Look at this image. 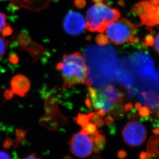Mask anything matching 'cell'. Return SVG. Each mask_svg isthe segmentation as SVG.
<instances>
[{
	"instance_id": "1",
	"label": "cell",
	"mask_w": 159,
	"mask_h": 159,
	"mask_svg": "<svg viewBox=\"0 0 159 159\" xmlns=\"http://www.w3.org/2000/svg\"><path fill=\"white\" fill-rule=\"evenodd\" d=\"M64 80L63 88L68 89L79 84L90 85L89 69L85 59L79 52L65 54L63 59L56 65Z\"/></svg>"
},
{
	"instance_id": "2",
	"label": "cell",
	"mask_w": 159,
	"mask_h": 159,
	"mask_svg": "<svg viewBox=\"0 0 159 159\" xmlns=\"http://www.w3.org/2000/svg\"><path fill=\"white\" fill-rule=\"evenodd\" d=\"M86 17L85 29L93 33H102L110 24L120 18V13L118 9L101 2L90 6L87 10Z\"/></svg>"
},
{
	"instance_id": "3",
	"label": "cell",
	"mask_w": 159,
	"mask_h": 159,
	"mask_svg": "<svg viewBox=\"0 0 159 159\" xmlns=\"http://www.w3.org/2000/svg\"><path fill=\"white\" fill-rule=\"evenodd\" d=\"M137 24L125 18H119L108 26L106 30L107 37L112 43L117 45L139 41L135 37Z\"/></svg>"
},
{
	"instance_id": "4",
	"label": "cell",
	"mask_w": 159,
	"mask_h": 159,
	"mask_svg": "<svg viewBox=\"0 0 159 159\" xmlns=\"http://www.w3.org/2000/svg\"><path fill=\"white\" fill-rule=\"evenodd\" d=\"M94 138L82 131L77 133L71 139L70 151L79 158H86L94 150Z\"/></svg>"
},
{
	"instance_id": "5",
	"label": "cell",
	"mask_w": 159,
	"mask_h": 159,
	"mask_svg": "<svg viewBox=\"0 0 159 159\" xmlns=\"http://www.w3.org/2000/svg\"><path fill=\"white\" fill-rule=\"evenodd\" d=\"M147 132L142 124L135 121L129 122L123 131V137L126 143L131 147H137L143 144Z\"/></svg>"
},
{
	"instance_id": "6",
	"label": "cell",
	"mask_w": 159,
	"mask_h": 159,
	"mask_svg": "<svg viewBox=\"0 0 159 159\" xmlns=\"http://www.w3.org/2000/svg\"><path fill=\"white\" fill-rule=\"evenodd\" d=\"M86 24L85 18L80 13L70 11L64 20V29L69 35L77 36L84 31Z\"/></svg>"
},
{
	"instance_id": "7",
	"label": "cell",
	"mask_w": 159,
	"mask_h": 159,
	"mask_svg": "<svg viewBox=\"0 0 159 159\" xmlns=\"http://www.w3.org/2000/svg\"><path fill=\"white\" fill-rule=\"evenodd\" d=\"M11 86V90L14 94L20 97H24L30 89V81L24 75L18 74L12 77Z\"/></svg>"
},
{
	"instance_id": "8",
	"label": "cell",
	"mask_w": 159,
	"mask_h": 159,
	"mask_svg": "<svg viewBox=\"0 0 159 159\" xmlns=\"http://www.w3.org/2000/svg\"><path fill=\"white\" fill-rule=\"evenodd\" d=\"M91 99L96 110L103 109L108 112L111 110L113 106L114 105L102 94V92L98 90H96V94Z\"/></svg>"
},
{
	"instance_id": "9",
	"label": "cell",
	"mask_w": 159,
	"mask_h": 159,
	"mask_svg": "<svg viewBox=\"0 0 159 159\" xmlns=\"http://www.w3.org/2000/svg\"><path fill=\"white\" fill-rule=\"evenodd\" d=\"M102 93L113 104H115L116 102H123L125 94L123 93H120L111 84L107 86Z\"/></svg>"
},
{
	"instance_id": "10",
	"label": "cell",
	"mask_w": 159,
	"mask_h": 159,
	"mask_svg": "<svg viewBox=\"0 0 159 159\" xmlns=\"http://www.w3.org/2000/svg\"><path fill=\"white\" fill-rule=\"evenodd\" d=\"M147 150L152 155V158L159 159V134L150 138L147 144Z\"/></svg>"
},
{
	"instance_id": "11",
	"label": "cell",
	"mask_w": 159,
	"mask_h": 159,
	"mask_svg": "<svg viewBox=\"0 0 159 159\" xmlns=\"http://www.w3.org/2000/svg\"><path fill=\"white\" fill-rule=\"evenodd\" d=\"M141 94L146 101V103L149 107L152 109L159 108V95L156 93L142 92Z\"/></svg>"
},
{
	"instance_id": "12",
	"label": "cell",
	"mask_w": 159,
	"mask_h": 159,
	"mask_svg": "<svg viewBox=\"0 0 159 159\" xmlns=\"http://www.w3.org/2000/svg\"><path fill=\"white\" fill-rule=\"evenodd\" d=\"M106 143V139L103 135H97L94 139V150L97 153L101 152Z\"/></svg>"
},
{
	"instance_id": "13",
	"label": "cell",
	"mask_w": 159,
	"mask_h": 159,
	"mask_svg": "<svg viewBox=\"0 0 159 159\" xmlns=\"http://www.w3.org/2000/svg\"><path fill=\"white\" fill-rule=\"evenodd\" d=\"M95 113L96 112L90 113L88 115L79 113L78 116L75 118V122H77L79 125L83 127L87 123H89V120H91Z\"/></svg>"
},
{
	"instance_id": "14",
	"label": "cell",
	"mask_w": 159,
	"mask_h": 159,
	"mask_svg": "<svg viewBox=\"0 0 159 159\" xmlns=\"http://www.w3.org/2000/svg\"><path fill=\"white\" fill-rule=\"evenodd\" d=\"M81 131H82L83 132L89 134V135L92 134V135H95L96 137L100 134V132L98 130L96 125L94 123H89V122L85 125L84 127H83Z\"/></svg>"
},
{
	"instance_id": "15",
	"label": "cell",
	"mask_w": 159,
	"mask_h": 159,
	"mask_svg": "<svg viewBox=\"0 0 159 159\" xmlns=\"http://www.w3.org/2000/svg\"><path fill=\"white\" fill-rule=\"evenodd\" d=\"M17 41L19 44L23 48L28 45L31 42L30 37L28 33L26 30L22 31L18 36Z\"/></svg>"
},
{
	"instance_id": "16",
	"label": "cell",
	"mask_w": 159,
	"mask_h": 159,
	"mask_svg": "<svg viewBox=\"0 0 159 159\" xmlns=\"http://www.w3.org/2000/svg\"><path fill=\"white\" fill-rule=\"evenodd\" d=\"M95 41L96 43L98 44V45L100 46H104V45H107L108 43V38L105 35L101 34L99 35H97L95 38Z\"/></svg>"
},
{
	"instance_id": "17",
	"label": "cell",
	"mask_w": 159,
	"mask_h": 159,
	"mask_svg": "<svg viewBox=\"0 0 159 159\" xmlns=\"http://www.w3.org/2000/svg\"><path fill=\"white\" fill-rule=\"evenodd\" d=\"M26 131L23 130L21 129H17L16 131V139L15 142L16 146L22 141V140L24 139L26 137Z\"/></svg>"
},
{
	"instance_id": "18",
	"label": "cell",
	"mask_w": 159,
	"mask_h": 159,
	"mask_svg": "<svg viewBox=\"0 0 159 159\" xmlns=\"http://www.w3.org/2000/svg\"><path fill=\"white\" fill-rule=\"evenodd\" d=\"M8 42L0 37V57H2L7 48Z\"/></svg>"
},
{
	"instance_id": "19",
	"label": "cell",
	"mask_w": 159,
	"mask_h": 159,
	"mask_svg": "<svg viewBox=\"0 0 159 159\" xmlns=\"http://www.w3.org/2000/svg\"><path fill=\"white\" fill-rule=\"evenodd\" d=\"M139 110V115L142 118H146L150 115V110L146 107H141Z\"/></svg>"
},
{
	"instance_id": "20",
	"label": "cell",
	"mask_w": 159,
	"mask_h": 159,
	"mask_svg": "<svg viewBox=\"0 0 159 159\" xmlns=\"http://www.w3.org/2000/svg\"><path fill=\"white\" fill-rule=\"evenodd\" d=\"M93 116V117H92L91 120L94 122V124L96 125L97 127L100 128L104 126V120L101 119V117H99V116Z\"/></svg>"
},
{
	"instance_id": "21",
	"label": "cell",
	"mask_w": 159,
	"mask_h": 159,
	"mask_svg": "<svg viewBox=\"0 0 159 159\" xmlns=\"http://www.w3.org/2000/svg\"><path fill=\"white\" fill-rule=\"evenodd\" d=\"M19 58L15 53H11L8 57V61L12 65H17L19 62Z\"/></svg>"
},
{
	"instance_id": "22",
	"label": "cell",
	"mask_w": 159,
	"mask_h": 159,
	"mask_svg": "<svg viewBox=\"0 0 159 159\" xmlns=\"http://www.w3.org/2000/svg\"><path fill=\"white\" fill-rule=\"evenodd\" d=\"M12 29L11 28L9 25H7L5 26L2 30V34L3 37H7V36H11L12 34Z\"/></svg>"
},
{
	"instance_id": "23",
	"label": "cell",
	"mask_w": 159,
	"mask_h": 159,
	"mask_svg": "<svg viewBox=\"0 0 159 159\" xmlns=\"http://www.w3.org/2000/svg\"><path fill=\"white\" fill-rule=\"evenodd\" d=\"M14 94V93L12 91V90H8V89L5 90L4 93L5 102H7V101L11 100L13 98Z\"/></svg>"
},
{
	"instance_id": "24",
	"label": "cell",
	"mask_w": 159,
	"mask_h": 159,
	"mask_svg": "<svg viewBox=\"0 0 159 159\" xmlns=\"http://www.w3.org/2000/svg\"><path fill=\"white\" fill-rule=\"evenodd\" d=\"M6 15L2 12H0V32L6 25Z\"/></svg>"
},
{
	"instance_id": "25",
	"label": "cell",
	"mask_w": 159,
	"mask_h": 159,
	"mask_svg": "<svg viewBox=\"0 0 159 159\" xmlns=\"http://www.w3.org/2000/svg\"><path fill=\"white\" fill-rule=\"evenodd\" d=\"M74 3L75 7H77L79 9L83 8L86 4V0H75Z\"/></svg>"
},
{
	"instance_id": "26",
	"label": "cell",
	"mask_w": 159,
	"mask_h": 159,
	"mask_svg": "<svg viewBox=\"0 0 159 159\" xmlns=\"http://www.w3.org/2000/svg\"><path fill=\"white\" fill-rule=\"evenodd\" d=\"M13 145V141L10 138L6 139L3 143V147L4 149H9Z\"/></svg>"
},
{
	"instance_id": "27",
	"label": "cell",
	"mask_w": 159,
	"mask_h": 159,
	"mask_svg": "<svg viewBox=\"0 0 159 159\" xmlns=\"http://www.w3.org/2000/svg\"><path fill=\"white\" fill-rule=\"evenodd\" d=\"M153 43L155 44V50L159 54V33L155 38V40H153Z\"/></svg>"
},
{
	"instance_id": "28",
	"label": "cell",
	"mask_w": 159,
	"mask_h": 159,
	"mask_svg": "<svg viewBox=\"0 0 159 159\" xmlns=\"http://www.w3.org/2000/svg\"><path fill=\"white\" fill-rule=\"evenodd\" d=\"M139 158L141 159H152V155L149 152H142L139 156Z\"/></svg>"
},
{
	"instance_id": "29",
	"label": "cell",
	"mask_w": 159,
	"mask_h": 159,
	"mask_svg": "<svg viewBox=\"0 0 159 159\" xmlns=\"http://www.w3.org/2000/svg\"><path fill=\"white\" fill-rule=\"evenodd\" d=\"M0 159H11V157L6 152L0 150Z\"/></svg>"
},
{
	"instance_id": "30",
	"label": "cell",
	"mask_w": 159,
	"mask_h": 159,
	"mask_svg": "<svg viewBox=\"0 0 159 159\" xmlns=\"http://www.w3.org/2000/svg\"><path fill=\"white\" fill-rule=\"evenodd\" d=\"M127 155V153L126 152L123 150H120L117 153V157L119 159H124L126 157Z\"/></svg>"
},
{
	"instance_id": "31",
	"label": "cell",
	"mask_w": 159,
	"mask_h": 159,
	"mask_svg": "<svg viewBox=\"0 0 159 159\" xmlns=\"http://www.w3.org/2000/svg\"><path fill=\"white\" fill-rule=\"evenodd\" d=\"M104 123H105V124L108 125L112 124L113 123L114 120L113 119L112 117L109 116H108V117L105 118L104 120Z\"/></svg>"
},
{
	"instance_id": "32",
	"label": "cell",
	"mask_w": 159,
	"mask_h": 159,
	"mask_svg": "<svg viewBox=\"0 0 159 159\" xmlns=\"http://www.w3.org/2000/svg\"><path fill=\"white\" fill-rule=\"evenodd\" d=\"M133 106L132 104L131 103H129L127 104L125 106V108H124V110H125V112H127L128 111H131L133 110Z\"/></svg>"
},
{
	"instance_id": "33",
	"label": "cell",
	"mask_w": 159,
	"mask_h": 159,
	"mask_svg": "<svg viewBox=\"0 0 159 159\" xmlns=\"http://www.w3.org/2000/svg\"><path fill=\"white\" fill-rule=\"evenodd\" d=\"M96 113L99 116H104L106 114V111L103 109H99V111L96 112Z\"/></svg>"
},
{
	"instance_id": "34",
	"label": "cell",
	"mask_w": 159,
	"mask_h": 159,
	"mask_svg": "<svg viewBox=\"0 0 159 159\" xmlns=\"http://www.w3.org/2000/svg\"><path fill=\"white\" fill-rule=\"evenodd\" d=\"M38 157L37 156V155L35 154V153H32V154H31L30 156H29L27 157H26L25 158V159H38Z\"/></svg>"
},
{
	"instance_id": "35",
	"label": "cell",
	"mask_w": 159,
	"mask_h": 159,
	"mask_svg": "<svg viewBox=\"0 0 159 159\" xmlns=\"http://www.w3.org/2000/svg\"><path fill=\"white\" fill-rule=\"evenodd\" d=\"M85 104L89 108H91L92 107V104H91V102L90 100L89 99H86Z\"/></svg>"
},
{
	"instance_id": "36",
	"label": "cell",
	"mask_w": 159,
	"mask_h": 159,
	"mask_svg": "<svg viewBox=\"0 0 159 159\" xmlns=\"http://www.w3.org/2000/svg\"><path fill=\"white\" fill-rule=\"evenodd\" d=\"M141 104H140V102H137L135 104V108L136 110H138L140 109V108L141 107Z\"/></svg>"
},
{
	"instance_id": "37",
	"label": "cell",
	"mask_w": 159,
	"mask_h": 159,
	"mask_svg": "<svg viewBox=\"0 0 159 159\" xmlns=\"http://www.w3.org/2000/svg\"><path fill=\"white\" fill-rule=\"evenodd\" d=\"M152 132H153V134H159V128H155V129H153V130H152Z\"/></svg>"
},
{
	"instance_id": "38",
	"label": "cell",
	"mask_w": 159,
	"mask_h": 159,
	"mask_svg": "<svg viewBox=\"0 0 159 159\" xmlns=\"http://www.w3.org/2000/svg\"><path fill=\"white\" fill-rule=\"evenodd\" d=\"M92 1L95 3H99L102 2V0H92Z\"/></svg>"
},
{
	"instance_id": "39",
	"label": "cell",
	"mask_w": 159,
	"mask_h": 159,
	"mask_svg": "<svg viewBox=\"0 0 159 159\" xmlns=\"http://www.w3.org/2000/svg\"><path fill=\"white\" fill-rule=\"evenodd\" d=\"M5 1V0H0V1Z\"/></svg>"
}]
</instances>
